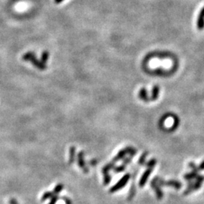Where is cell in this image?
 Listing matches in <instances>:
<instances>
[{
  "label": "cell",
  "instance_id": "cell-16",
  "mask_svg": "<svg viewBox=\"0 0 204 204\" xmlns=\"http://www.w3.org/2000/svg\"><path fill=\"white\" fill-rule=\"evenodd\" d=\"M62 188H63V186L61 185H57V186L56 187V188H55V193H58V192H60L61 190H62Z\"/></svg>",
  "mask_w": 204,
  "mask_h": 204
},
{
  "label": "cell",
  "instance_id": "cell-5",
  "mask_svg": "<svg viewBox=\"0 0 204 204\" xmlns=\"http://www.w3.org/2000/svg\"><path fill=\"white\" fill-rule=\"evenodd\" d=\"M152 171H153V168H148V169H146V171L144 172L142 178H141L140 182H139V186L143 187L144 185H145L148 181V177H149L150 175L151 174Z\"/></svg>",
  "mask_w": 204,
  "mask_h": 204
},
{
  "label": "cell",
  "instance_id": "cell-12",
  "mask_svg": "<svg viewBox=\"0 0 204 204\" xmlns=\"http://www.w3.org/2000/svg\"><path fill=\"white\" fill-rule=\"evenodd\" d=\"M147 155H148L147 152H146V153H143V154L142 155V157H141L140 159H139L138 164H140V165L144 164V161H145V159H146V157H147Z\"/></svg>",
  "mask_w": 204,
  "mask_h": 204
},
{
  "label": "cell",
  "instance_id": "cell-2",
  "mask_svg": "<svg viewBox=\"0 0 204 204\" xmlns=\"http://www.w3.org/2000/svg\"><path fill=\"white\" fill-rule=\"evenodd\" d=\"M157 183L159 186H169L172 188L177 189L179 190L182 187V184L179 181H175V180H169V181H164V180L161 179L159 177H156Z\"/></svg>",
  "mask_w": 204,
  "mask_h": 204
},
{
  "label": "cell",
  "instance_id": "cell-9",
  "mask_svg": "<svg viewBox=\"0 0 204 204\" xmlns=\"http://www.w3.org/2000/svg\"><path fill=\"white\" fill-rule=\"evenodd\" d=\"M139 96H140L141 99L143 100V101H150L149 98H148V93H147V90H146V89L143 88L141 89L140 92H139Z\"/></svg>",
  "mask_w": 204,
  "mask_h": 204
},
{
  "label": "cell",
  "instance_id": "cell-15",
  "mask_svg": "<svg viewBox=\"0 0 204 204\" xmlns=\"http://www.w3.org/2000/svg\"><path fill=\"white\" fill-rule=\"evenodd\" d=\"M51 194H51V193H46V194L43 195V196H42V200L44 201V200H46L47 198L50 197V196H51Z\"/></svg>",
  "mask_w": 204,
  "mask_h": 204
},
{
  "label": "cell",
  "instance_id": "cell-20",
  "mask_svg": "<svg viewBox=\"0 0 204 204\" xmlns=\"http://www.w3.org/2000/svg\"><path fill=\"white\" fill-rule=\"evenodd\" d=\"M63 1H64V0H55V3H61V2H63Z\"/></svg>",
  "mask_w": 204,
  "mask_h": 204
},
{
  "label": "cell",
  "instance_id": "cell-13",
  "mask_svg": "<svg viewBox=\"0 0 204 204\" xmlns=\"http://www.w3.org/2000/svg\"><path fill=\"white\" fill-rule=\"evenodd\" d=\"M82 155H83V153H80L79 154V165L80 167L83 168L84 167V160H83V157H82Z\"/></svg>",
  "mask_w": 204,
  "mask_h": 204
},
{
  "label": "cell",
  "instance_id": "cell-8",
  "mask_svg": "<svg viewBox=\"0 0 204 204\" xmlns=\"http://www.w3.org/2000/svg\"><path fill=\"white\" fill-rule=\"evenodd\" d=\"M159 88L158 86H154L153 88V91H152V96L151 98L150 99V101H155L157 99L159 95Z\"/></svg>",
  "mask_w": 204,
  "mask_h": 204
},
{
  "label": "cell",
  "instance_id": "cell-6",
  "mask_svg": "<svg viewBox=\"0 0 204 204\" xmlns=\"http://www.w3.org/2000/svg\"><path fill=\"white\" fill-rule=\"evenodd\" d=\"M196 27L199 30H203L204 28V7L200 11L199 16H198Z\"/></svg>",
  "mask_w": 204,
  "mask_h": 204
},
{
  "label": "cell",
  "instance_id": "cell-17",
  "mask_svg": "<svg viewBox=\"0 0 204 204\" xmlns=\"http://www.w3.org/2000/svg\"><path fill=\"white\" fill-rule=\"evenodd\" d=\"M198 168H199L200 171H203V170H204V160L200 163V165L198 166Z\"/></svg>",
  "mask_w": 204,
  "mask_h": 204
},
{
  "label": "cell",
  "instance_id": "cell-4",
  "mask_svg": "<svg viewBox=\"0 0 204 204\" xmlns=\"http://www.w3.org/2000/svg\"><path fill=\"white\" fill-rule=\"evenodd\" d=\"M151 185L152 188L155 191L156 195H157V197L158 198V200L162 199L163 196V193L162 191V190H161V188H159V185H158V183H157V179H156V178H154V179L152 180Z\"/></svg>",
  "mask_w": 204,
  "mask_h": 204
},
{
  "label": "cell",
  "instance_id": "cell-19",
  "mask_svg": "<svg viewBox=\"0 0 204 204\" xmlns=\"http://www.w3.org/2000/svg\"><path fill=\"white\" fill-rule=\"evenodd\" d=\"M10 203H11V204H18V203H17V201H16V200H14V199L11 200V201H10Z\"/></svg>",
  "mask_w": 204,
  "mask_h": 204
},
{
  "label": "cell",
  "instance_id": "cell-1",
  "mask_svg": "<svg viewBox=\"0 0 204 204\" xmlns=\"http://www.w3.org/2000/svg\"><path fill=\"white\" fill-rule=\"evenodd\" d=\"M23 59L24 61H30V62L32 63L36 67L39 68V69L40 70H45L46 68V64H43L41 61L37 60L33 52H27L26 54H24L23 56Z\"/></svg>",
  "mask_w": 204,
  "mask_h": 204
},
{
  "label": "cell",
  "instance_id": "cell-18",
  "mask_svg": "<svg viewBox=\"0 0 204 204\" xmlns=\"http://www.w3.org/2000/svg\"><path fill=\"white\" fill-rule=\"evenodd\" d=\"M57 196H54V197L52 198V200H51V203H50L49 204H55V203H56V201H57Z\"/></svg>",
  "mask_w": 204,
  "mask_h": 204
},
{
  "label": "cell",
  "instance_id": "cell-11",
  "mask_svg": "<svg viewBox=\"0 0 204 204\" xmlns=\"http://www.w3.org/2000/svg\"><path fill=\"white\" fill-rule=\"evenodd\" d=\"M156 163H157V160L155 159H151V160L148 161V162L146 163V166L148 168H153V166H155Z\"/></svg>",
  "mask_w": 204,
  "mask_h": 204
},
{
  "label": "cell",
  "instance_id": "cell-7",
  "mask_svg": "<svg viewBox=\"0 0 204 204\" xmlns=\"http://www.w3.org/2000/svg\"><path fill=\"white\" fill-rule=\"evenodd\" d=\"M199 175H200L199 172H196V171H194V170H193L192 172H189V173L185 174V175H184V179L188 180V181H191V180L196 179V177H197V176Z\"/></svg>",
  "mask_w": 204,
  "mask_h": 204
},
{
  "label": "cell",
  "instance_id": "cell-10",
  "mask_svg": "<svg viewBox=\"0 0 204 204\" xmlns=\"http://www.w3.org/2000/svg\"><path fill=\"white\" fill-rule=\"evenodd\" d=\"M49 53L47 51H43L42 54V56H41V61H42L43 64H46L48 60H49Z\"/></svg>",
  "mask_w": 204,
  "mask_h": 204
},
{
  "label": "cell",
  "instance_id": "cell-3",
  "mask_svg": "<svg viewBox=\"0 0 204 204\" xmlns=\"http://www.w3.org/2000/svg\"><path fill=\"white\" fill-rule=\"evenodd\" d=\"M129 179H130V175H129V173L126 174V175H124L123 177H122V179H120V181H119L114 187H112V188H110V192L113 193V192L116 191H118V190H120V189H122L128 183Z\"/></svg>",
  "mask_w": 204,
  "mask_h": 204
},
{
  "label": "cell",
  "instance_id": "cell-14",
  "mask_svg": "<svg viewBox=\"0 0 204 204\" xmlns=\"http://www.w3.org/2000/svg\"><path fill=\"white\" fill-rule=\"evenodd\" d=\"M74 152H75V148H74L73 147L70 148V162H73V161Z\"/></svg>",
  "mask_w": 204,
  "mask_h": 204
}]
</instances>
